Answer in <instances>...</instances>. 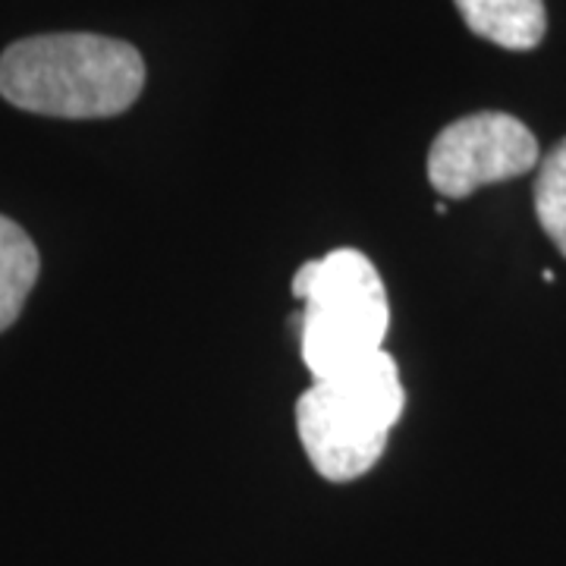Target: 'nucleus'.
Here are the masks:
<instances>
[{
    "label": "nucleus",
    "instance_id": "423d86ee",
    "mask_svg": "<svg viewBox=\"0 0 566 566\" xmlns=\"http://www.w3.org/2000/svg\"><path fill=\"white\" fill-rule=\"evenodd\" d=\"M41 259L20 223L0 214V331L20 318L22 305L39 281Z\"/></svg>",
    "mask_w": 566,
    "mask_h": 566
},
{
    "label": "nucleus",
    "instance_id": "7ed1b4c3",
    "mask_svg": "<svg viewBox=\"0 0 566 566\" xmlns=\"http://www.w3.org/2000/svg\"><path fill=\"white\" fill-rule=\"evenodd\" d=\"M403 406L400 371L385 349L337 378L315 381L296 403V431L308 463L327 482L365 475L381 460Z\"/></svg>",
    "mask_w": 566,
    "mask_h": 566
},
{
    "label": "nucleus",
    "instance_id": "f257e3e1",
    "mask_svg": "<svg viewBox=\"0 0 566 566\" xmlns=\"http://www.w3.org/2000/svg\"><path fill=\"white\" fill-rule=\"evenodd\" d=\"M142 88V54L133 44L107 35H35L0 54V95L13 107L41 117H117L136 104Z\"/></svg>",
    "mask_w": 566,
    "mask_h": 566
},
{
    "label": "nucleus",
    "instance_id": "0eeeda50",
    "mask_svg": "<svg viewBox=\"0 0 566 566\" xmlns=\"http://www.w3.org/2000/svg\"><path fill=\"white\" fill-rule=\"evenodd\" d=\"M535 214L542 230L566 255V139L542 158L535 180Z\"/></svg>",
    "mask_w": 566,
    "mask_h": 566
},
{
    "label": "nucleus",
    "instance_id": "f03ea898",
    "mask_svg": "<svg viewBox=\"0 0 566 566\" xmlns=\"http://www.w3.org/2000/svg\"><path fill=\"white\" fill-rule=\"evenodd\" d=\"M303 363L315 381L337 378L385 349L390 303L378 268L359 249H334L293 277Z\"/></svg>",
    "mask_w": 566,
    "mask_h": 566
},
{
    "label": "nucleus",
    "instance_id": "39448f33",
    "mask_svg": "<svg viewBox=\"0 0 566 566\" xmlns=\"http://www.w3.org/2000/svg\"><path fill=\"white\" fill-rule=\"evenodd\" d=\"M479 39L506 51H532L547 32L545 0H453Z\"/></svg>",
    "mask_w": 566,
    "mask_h": 566
},
{
    "label": "nucleus",
    "instance_id": "20e7f679",
    "mask_svg": "<svg viewBox=\"0 0 566 566\" xmlns=\"http://www.w3.org/2000/svg\"><path fill=\"white\" fill-rule=\"evenodd\" d=\"M538 161L542 151L526 123L482 111L438 133L428 151V180L444 199H465L482 186L523 177Z\"/></svg>",
    "mask_w": 566,
    "mask_h": 566
}]
</instances>
